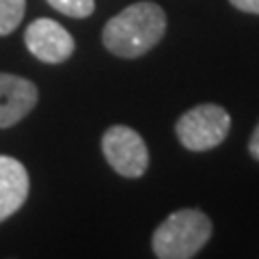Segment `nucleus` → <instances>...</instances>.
I'll list each match as a JSON object with an SVG mask.
<instances>
[{
	"mask_svg": "<svg viewBox=\"0 0 259 259\" xmlns=\"http://www.w3.org/2000/svg\"><path fill=\"white\" fill-rule=\"evenodd\" d=\"M166 32V15L156 3H134L104 26V46L121 59H136L160 44Z\"/></svg>",
	"mask_w": 259,
	"mask_h": 259,
	"instance_id": "nucleus-1",
	"label": "nucleus"
},
{
	"mask_svg": "<svg viewBox=\"0 0 259 259\" xmlns=\"http://www.w3.org/2000/svg\"><path fill=\"white\" fill-rule=\"evenodd\" d=\"M212 236V223L201 209H180L153 233L151 246L160 259L194 257Z\"/></svg>",
	"mask_w": 259,
	"mask_h": 259,
	"instance_id": "nucleus-2",
	"label": "nucleus"
},
{
	"mask_svg": "<svg viewBox=\"0 0 259 259\" xmlns=\"http://www.w3.org/2000/svg\"><path fill=\"white\" fill-rule=\"evenodd\" d=\"M231 117L218 104H201L184 112L175 132L182 145L190 151H207L218 147L229 134Z\"/></svg>",
	"mask_w": 259,
	"mask_h": 259,
	"instance_id": "nucleus-3",
	"label": "nucleus"
},
{
	"mask_svg": "<svg viewBox=\"0 0 259 259\" xmlns=\"http://www.w3.org/2000/svg\"><path fill=\"white\" fill-rule=\"evenodd\" d=\"M102 151L108 164L123 177H143L149 166L147 145L136 130L112 125L102 136Z\"/></svg>",
	"mask_w": 259,
	"mask_h": 259,
	"instance_id": "nucleus-4",
	"label": "nucleus"
},
{
	"mask_svg": "<svg viewBox=\"0 0 259 259\" xmlns=\"http://www.w3.org/2000/svg\"><path fill=\"white\" fill-rule=\"evenodd\" d=\"M24 44L35 59L44 63H63L74 54V37L59 22L50 18H39L30 22L24 32Z\"/></svg>",
	"mask_w": 259,
	"mask_h": 259,
	"instance_id": "nucleus-5",
	"label": "nucleus"
},
{
	"mask_svg": "<svg viewBox=\"0 0 259 259\" xmlns=\"http://www.w3.org/2000/svg\"><path fill=\"white\" fill-rule=\"evenodd\" d=\"M37 87L13 74H0V130L22 121L37 104Z\"/></svg>",
	"mask_w": 259,
	"mask_h": 259,
	"instance_id": "nucleus-6",
	"label": "nucleus"
},
{
	"mask_svg": "<svg viewBox=\"0 0 259 259\" xmlns=\"http://www.w3.org/2000/svg\"><path fill=\"white\" fill-rule=\"evenodd\" d=\"M28 188V173L22 162L11 156H0V223L24 205Z\"/></svg>",
	"mask_w": 259,
	"mask_h": 259,
	"instance_id": "nucleus-7",
	"label": "nucleus"
},
{
	"mask_svg": "<svg viewBox=\"0 0 259 259\" xmlns=\"http://www.w3.org/2000/svg\"><path fill=\"white\" fill-rule=\"evenodd\" d=\"M26 0H0V35H9L20 26Z\"/></svg>",
	"mask_w": 259,
	"mask_h": 259,
	"instance_id": "nucleus-8",
	"label": "nucleus"
},
{
	"mask_svg": "<svg viewBox=\"0 0 259 259\" xmlns=\"http://www.w3.org/2000/svg\"><path fill=\"white\" fill-rule=\"evenodd\" d=\"M48 3L69 18H87L95 9V0H48Z\"/></svg>",
	"mask_w": 259,
	"mask_h": 259,
	"instance_id": "nucleus-9",
	"label": "nucleus"
},
{
	"mask_svg": "<svg viewBox=\"0 0 259 259\" xmlns=\"http://www.w3.org/2000/svg\"><path fill=\"white\" fill-rule=\"evenodd\" d=\"M236 9L244 11V13H255L259 15V0H229Z\"/></svg>",
	"mask_w": 259,
	"mask_h": 259,
	"instance_id": "nucleus-10",
	"label": "nucleus"
},
{
	"mask_svg": "<svg viewBox=\"0 0 259 259\" xmlns=\"http://www.w3.org/2000/svg\"><path fill=\"white\" fill-rule=\"evenodd\" d=\"M248 151H250V156H253L255 160H259V123H257V127H255L253 136H250V143H248Z\"/></svg>",
	"mask_w": 259,
	"mask_h": 259,
	"instance_id": "nucleus-11",
	"label": "nucleus"
}]
</instances>
